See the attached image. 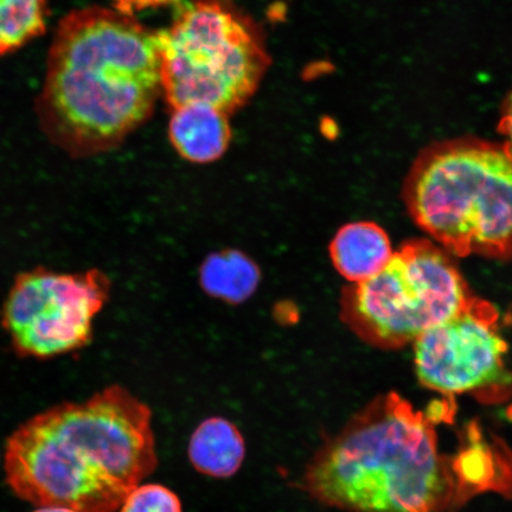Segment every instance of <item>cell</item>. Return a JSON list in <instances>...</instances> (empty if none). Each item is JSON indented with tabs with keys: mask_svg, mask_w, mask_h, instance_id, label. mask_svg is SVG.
Here are the masks:
<instances>
[{
	"mask_svg": "<svg viewBox=\"0 0 512 512\" xmlns=\"http://www.w3.org/2000/svg\"><path fill=\"white\" fill-rule=\"evenodd\" d=\"M179 2H181V0H114L115 10L123 12V14L128 16H133L136 12L146 9L158 8V6Z\"/></svg>",
	"mask_w": 512,
	"mask_h": 512,
	"instance_id": "obj_15",
	"label": "cell"
},
{
	"mask_svg": "<svg viewBox=\"0 0 512 512\" xmlns=\"http://www.w3.org/2000/svg\"><path fill=\"white\" fill-rule=\"evenodd\" d=\"M498 322L494 305L472 297L457 315L416 339L414 366L422 386L448 399L512 389Z\"/></svg>",
	"mask_w": 512,
	"mask_h": 512,
	"instance_id": "obj_8",
	"label": "cell"
},
{
	"mask_svg": "<svg viewBox=\"0 0 512 512\" xmlns=\"http://www.w3.org/2000/svg\"><path fill=\"white\" fill-rule=\"evenodd\" d=\"M190 463L197 472L217 479L233 477L246 458V443L232 421L213 416L203 420L191 434Z\"/></svg>",
	"mask_w": 512,
	"mask_h": 512,
	"instance_id": "obj_11",
	"label": "cell"
},
{
	"mask_svg": "<svg viewBox=\"0 0 512 512\" xmlns=\"http://www.w3.org/2000/svg\"><path fill=\"white\" fill-rule=\"evenodd\" d=\"M48 14L47 0H0V56L42 36Z\"/></svg>",
	"mask_w": 512,
	"mask_h": 512,
	"instance_id": "obj_13",
	"label": "cell"
},
{
	"mask_svg": "<svg viewBox=\"0 0 512 512\" xmlns=\"http://www.w3.org/2000/svg\"><path fill=\"white\" fill-rule=\"evenodd\" d=\"M110 292V279L99 270L70 274L37 267L17 275L0 323L18 356L49 360L91 342Z\"/></svg>",
	"mask_w": 512,
	"mask_h": 512,
	"instance_id": "obj_7",
	"label": "cell"
},
{
	"mask_svg": "<svg viewBox=\"0 0 512 512\" xmlns=\"http://www.w3.org/2000/svg\"><path fill=\"white\" fill-rule=\"evenodd\" d=\"M260 279L259 266L235 249L209 255L200 270L203 290L229 304H241L251 298Z\"/></svg>",
	"mask_w": 512,
	"mask_h": 512,
	"instance_id": "obj_12",
	"label": "cell"
},
{
	"mask_svg": "<svg viewBox=\"0 0 512 512\" xmlns=\"http://www.w3.org/2000/svg\"><path fill=\"white\" fill-rule=\"evenodd\" d=\"M157 35L162 93L171 110L206 105L233 114L271 64L258 24L230 0L184 3Z\"/></svg>",
	"mask_w": 512,
	"mask_h": 512,
	"instance_id": "obj_5",
	"label": "cell"
},
{
	"mask_svg": "<svg viewBox=\"0 0 512 512\" xmlns=\"http://www.w3.org/2000/svg\"><path fill=\"white\" fill-rule=\"evenodd\" d=\"M119 512H183L181 499L160 484L138 485L126 496Z\"/></svg>",
	"mask_w": 512,
	"mask_h": 512,
	"instance_id": "obj_14",
	"label": "cell"
},
{
	"mask_svg": "<svg viewBox=\"0 0 512 512\" xmlns=\"http://www.w3.org/2000/svg\"><path fill=\"white\" fill-rule=\"evenodd\" d=\"M499 132L508 139V144L512 146V92L504 102L501 120H499Z\"/></svg>",
	"mask_w": 512,
	"mask_h": 512,
	"instance_id": "obj_16",
	"label": "cell"
},
{
	"mask_svg": "<svg viewBox=\"0 0 512 512\" xmlns=\"http://www.w3.org/2000/svg\"><path fill=\"white\" fill-rule=\"evenodd\" d=\"M160 93L157 32L118 10H75L51 42L38 124L70 157L101 155L150 119Z\"/></svg>",
	"mask_w": 512,
	"mask_h": 512,
	"instance_id": "obj_2",
	"label": "cell"
},
{
	"mask_svg": "<svg viewBox=\"0 0 512 512\" xmlns=\"http://www.w3.org/2000/svg\"><path fill=\"white\" fill-rule=\"evenodd\" d=\"M152 413L120 386L28 419L6 441V484L35 507L117 512L156 470Z\"/></svg>",
	"mask_w": 512,
	"mask_h": 512,
	"instance_id": "obj_3",
	"label": "cell"
},
{
	"mask_svg": "<svg viewBox=\"0 0 512 512\" xmlns=\"http://www.w3.org/2000/svg\"><path fill=\"white\" fill-rule=\"evenodd\" d=\"M471 298L445 252L413 240L373 278L345 288L342 318L363 341L398 349L457 315Z\"/></svg>",
	"mask_w": 512,
	"mask_h": 512,
	"instance_id": "obj_6",
	"label": "cell"
},
{
	"mask_svg": "<svg viewBox=\"0 0 512 512\" xmlns=\"http://www.w3.org/2000/svg\"><path fill=\"white\" fill-rule=\"evenodd\" d=\"M393 254L387 233L373 222L350 223L339 229L330 246L332 264L352 284L373 278Z\"/></svg>",
	"mask_w": 512,
	"mask_h": 512,
	"instance_id": "obj_10",
	"label": "cell"
},
{
	"mask_svg": "<svg viewBox=\"0 0 512 512\" xmlns=\"http://www.w3.org/2000/svg\"><path fill=\"white\" fill-rule=\"evenodd\" d=\"M32 512H76L73 509L60 507V505H43V507H36Z\"/></svg>",
	"mask_w": 512,
	"mask_h": 512,
	"instance_id": "obj_17",
	"label": "cell"
},
{
	"mask_svg": "<svg viewBox=\"0 0 512 512\" xmlns=\"http://www.w3.org/2000/svg\"><path fill=\"white\" fill-rule=\"evenodd\" d=\"M405 201L453 255L512 256V146L460 138L434 144L409 172Z\"/></svg>",
	"mask_w": 512,
	"mask_h": 512,
	"instance_id": "obj_4",
	"label": "cell"
},
{
	"mask_svg": "<svg viewBox=\"0 0 512 512\" xmlns=\"http://www.w3.org/2000/svg\"><path fill=\"white\" fill-rule=\"evenodd\" d=\"M169 137L178 155L196 164L220 159L232 142L229 115L206 105H187L172 110Z\"/></svg>",
	"mask_w": 512,
	"mask_h": 512,
	"instance_id": "obj_9",
	"label": "cell"
},
{
	"mask_svg": "<svg viewBox=\"0 0 512 512\" xmlns=\"http://www.w3.org/2000/svg\"><path fill=\"white\" fill-rule=\"evenodd\" d=\"M437 424L399 394L382 395L325 441L300 486L345 512H445L494 490L490 445L472 434L463 451L447 456Z\"/></svg>",
	"mask_w": 512,
	"mask_h": 512,
	"instance_id": "obj_1",
	"label": "cell"
}]
</instances>
